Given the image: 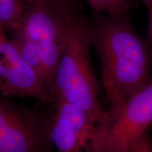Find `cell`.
<instances>
[{"instance_id":"12","label":"cell","mask_w":152,"mask_h":152,"mask_svg":"<svg viewBox=\"0 0 152 152\" xmlns=\"http://www.w3.org/2000/svg\"><path fill=\"white\" fill-rule=\"evenodd\" d=\"M149 11V25H148L147 28V34H148V39L151 42L152 44V4L146 6Z\"/></svg>"},{"instance_id":"2","label":"cell","mask_w":152,"mask_h":152,"mask_svg":"<svg viewBox=\"0 0 152 152\" xmlns=\"http://www.w3.org/2000/svg\"><path fill=\"white\" fill-rule=\"evenodd\" d=\"M67 41L61 56L51 88L52 102L61 99L79 106L97 124L106 110L99 96V84L90 57V21L77 9H68Z\"/></svg>"},{"instance_id":"1","label":"cell","mask_w":152,"mask_h":152,"mask_svg":"<svg viewBox=\"0 0 152 152\" xmlns=\"http://www.w3.org/2000/svg\"><path fill=\"white\" fill-rule=\"evenodd\" d=\"M89 21L106 99L110 109L116 108L152 82V44L137 33L128 16L93 11Z\"/></svg>"},{"instance_id":"5","label":"cell","mask_w":152,"mask_h":152,"mask_svg":"<svg viewBox=\"0 0 152 152\" xmlns=\"http://www.w3.org/2000/svg\"><path fill=\"white\" fill-rule=\"evenodd\" d=\"M49 118L0 94V152H49Z\"/></svg>"},{"instance_id":"9","label":"cell","mask_w":152,"mask_h":152,"mask_svg":"<svg viewBox=\"0 0 152 152\" xmlns=\"http://www.w3.org/2000/svg\"><path fill=\"white\" fill-rule=\"evenodd\" d=\"M93 11L111 16H128L130 0H87Z\"/></svg>"},{"instance_id":"7","label":"cell","mask_w":152,"mask_h":152,"mask_svg":"<svg viewBox=\"0 0 152 152\" xmlns=\"http://www.w3.org/2000/svg\"><path fill=\"white\" fill-rule=\"evenodd\" d=\"M0 94L52 102L50 91L0 27Z\"/></svg>"},{"instance_id":"3","label":"cell","mask_w":152,"mask_h":152,"mask_svg":"<svg viewBox=\"0 0 152 152\" xmlns=\"http://www.w3.org/2000/svg\"><path fill=\"white\" fill-rule=\"evenodd\" d=\"M66 10L39 1L26 3L19 24L8 32L20 56L39 74L50 93L68 38Z\"/></svg>"},{"instance_id":"8","label":"cell","mask_w":152,"mask_h":152,"mask_svg":"<svg viewBox=\"0 0 152 152\" xmlns=\"http://www.w3.org/2000/svg\"><path fill=\"white\" fill-rule=\"evenodd\" d=\"M26 7V0H0V27L7 33L16 28Z\"/></svg>"},{"instance_id":"6","label":"cell","mask_w":152,"mask_h":152,"mask_svg":"<svg viewBox=\"0 0 152 152\" xmlns=\"http://www.w3.org/2000/svg\"><path fill=\"white\" fill-rule=\"evenodd\" d=\"M53 102L49 137L57 152H101L99 126L90 115L70 102Z\"/></svg>"},{"instance_id":"11","label":"cell","mask_w":152,"mask_h":152,"mask_svg":"<svg viewBox=\"0 0 152 152\" xmlns=\"http://www.w3.org/2000/svg\"><path fill=\"white\" fill-rule=\"evenodd\" d=\"M26 3L43 2L56 7L58 9H77V1L78 0H26Z\"/></svg>"},{"instance_id":"4","label":"cell","mask_w":152,"mask_h":152,"mask_svg":"<svg viewBox=\"0 0 152 152\" xmlns=\"http://www.w3.org/2000/svg\"><path fill=\"white\" fill-rule=\"evenodd\" d=\"M152 125V82L122 104L105 111L100 123L101 152H129Z\"/></svg>"},{"instance_id":"10","label":"cell","mask_w":152,"mask_h":152,"mask_svg":"<svg viewBox=\"0 0 152 152\" xmlns=\"http://www.w3.org/2000/svg\"><path fill=\"white\" fill-rule=\"evenodd\" d=\"M129 152H152V140L146 132L133 144Z\"/></svg>"}]
</instances>
